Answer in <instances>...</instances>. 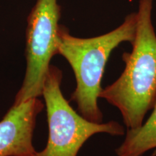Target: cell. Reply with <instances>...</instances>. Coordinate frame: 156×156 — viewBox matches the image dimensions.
I'll list each match as a JSON object with an SVG mask.
<instances>
[{
    "label": "cell",
    "mask_w": 156,
    "mask_h": 156,
    "mask_svg": "<svg viewBox=\"0 0 156 156\" xmlns=\"http://www.w3.org/2000/svg\"><path fill=\"white\" fill-rule=\"evenodd\" d=\"M151 156H156V151L154 152V153L152 154V155Z\"/></svg>",
    "instance_id": "cell-7"
},
{
    "label": "cell",
    "mask_w": 156,
    "mask_h": 156,
    "mask_svg": "<svg viewBox=\"0 0 156 156\" xmlns=\"http://www.w3.org/2000/svg\"><path fill=\"white\" fill-rule=\"evenodd\" d=\"M62 72L50 65L45 78L42 95L46 103L48 139L44 150L35 156H77L85 142L98 133L122 136L125 130L116 121L95 123L79 114L61 90Z\"/></svg>",
    "instance_id": "cell-3"
},
{
    "label": "cell",
    "mask_w": 156,
    "mask_h": 156,
    "mask_svg": "<svg viewBox=\"0 0 156 156\" xmlns=\"http://www.w3.org/2000/svg\"><path fill=\"white\" fill-rule=\"evenodd\" d=\"M61 7L57 0H37L28 17L26 30L27 67L23 85L14 104L41 96L51 58L58 54Z\"/></svg>",
    "instance_id": "cell-4"
},
{
    "label": "cell",
    "mask_w": 156,
    "mask_h": 156,
    "mask_svg": "<svg viewBox=\"0 0 156 156\" xmlns=\"http://www.w3.org/2000/svg\"><path fill=\"white\" fill-rule=\"evenodd\" d=\"M156 148V102L151 116L141 126L127 129L122 145L116 149L117 156H142Z\"/></svg>",
    "instance_id": "cell-6"
},
{
    "label": "cell",
    "mask_w": 156,
    "mask_h": 156,
    "mask_svg": "<svg viewBox=\"0 0 156 156\" xmlns=\"http://www.w3.org/2000/svg\"><path fill=\"white\" fill-rule=\"evenodd\" d=\"M152 9L153 0H140L132 51L122 56L124 71L99 95L119 110L127 129L141 126L156 102V34Z\"/></svg>",
    "instance_id": "cell-1"
},
{
    "label": "cell",
    "mask_w": 156,
    "mask_h": 156,
    "mask_svg": "<svg viewBox=\"0 0 156 156\" xmlns=\"http://www.w3.org/2000/svg\"><path fill=\"white\" fill-rule=\"evenodd\" d=\"M38 98L13 105L0 121V156H35L33 135L36 117L44 108Z\"/></svg>",
    "instance_id": "cell-5"
},
{
    "label": "cell",
    "mask_w": 156,
    "mask_h": 156,
    "mask_svg": "<svg viewBox=\"0 0 156 156\" xmlns=\"http://www.w3.org/2000/svg\"><path fill=\"white\" fill-rule=\"evenodd\" d=\"M136 21V12H132L114 30L87 38L73 36L67 28L60 26L58 54L70 64L77 83L71 101L77 103L78 112L90 122H103L98 100L105 67L115 48L122 43L133 42Z\"/></svg>",
    "instance_id": "cell-2"
}]
</instances>
